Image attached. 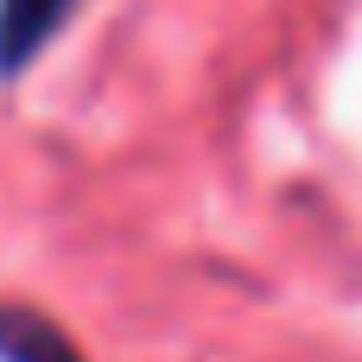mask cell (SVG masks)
Wrapping results in <instances>:
<instances>
[{"instance_id": "cell-1", "label": "cell", "mask_w": 362, "mask_h": 362, "mask_svg": "<svg viewBox=\"0 0 362 362\" xmlns=\"http://www.w3.org/2000/svg\"><path fill=\"white\" fill-rule=\"evenodd\" d=\"M76 13V0H0V83H13Z\"/></svg>"}, {"instance_id": "cell-2", "label": "cell", "mask_w": 362, "mask_h": 362, "mask_svg": "<svg viewBox=\"0 0 362 362\" xmlns=\"http://www.w3.org/2000/svg\"><path fill=\"white\" fill-rule=\"evenodd\" d=\"M0 362H83V356L45 312L0 305Z\"/></svg>"}]
</instances>
